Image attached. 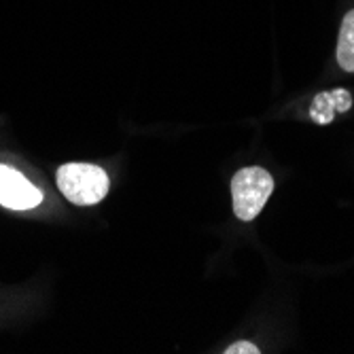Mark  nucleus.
Returning <instances> with one entry per match:
<instances>
[{
  "instance_id": "nucleus-1",
  "label": "nucleus",
  "mask_w": 354,
  "mask_h": 354,
  "mask_svg": "<svg viewBox=\"0 0 354 354\" xmlns=\"http://www.w3.org/2000/svg\"><path fill=\"white\" fill-rule=\"evenodd\" d=\"M57 187L68 202L93 206L106 198L109 174L93 164H64L57 170Z\"/></svg>"
},
{
  "instance_id": "nucleus-2",
  "label": "nucleus",
  "mask_w": 354,
  "mask_h": 354,
  "mask_svg": "<svg viewBox=\"0 0 354 354\" xmlns=\"http://www.w3.org/2000/svg\"><path fill=\"white\" fill-rule=\"evenodd\" d=\"M274 191V178L259 166L242 168L232 178L234 214L240 221H254Z\"/></svg>"
},
{
  "instance_id": "nucleus-3",
  "label": "nucleus",
  "mask_w": 354,
  "mask_h": 354,
  "mask_svg": "<svg viewBox=\"0 0 354 354\" xmlns=\"http://www.w3.org/2000/svg\"><path fill=\"white\" fill-rule=\"evenodd\" d=\"M43 202V193L9 166H0V204L9 210H30Z\"/></svg>"
},
{
  "instance_id": "nucleus-4",
  "label": "nucleus",
  "mask_w": 354,
  "mask_h": 354,
  "mask_svg": "<svg viewBox=\"0 0 354 354\" xmlns=\"http://www.w3.org/2000/svg\"><path fill=\"white\" fill-rule=\"evenodd\" d=\"M350 106H352V95L346 89L325 91V93H318L314 98L310 117L316 123H331L335 113H346Z\"/></svg>"
},
{
  "instance_id": "nucleus-5",
  "label": "nucleus",
  "mask_w": 354,
  "mask_h": 354,
  "mask_svg": "<svg viewBox=\"0 0 354 354\" xmlns=\"http://www.w3.org/2000/svg\"><path fill=\"white\" fill-rule=\"evenodd\" d=\"M337 62L346 73H354V11H348L337 37Z\"/></svg>"
},
{
  "instance_id": "nucleus-6",
  "label": "nucleus",
  "mask_w": 354,
  "mask_h": 354,
  "mask_svg": "<svg viewBox=\"0 0 354 354\" xmlns=\"http://www.w3.org/2000/svg\"><path fill=\"white\" fill-rule=\"evenodd\" d=\"M259 352L261 350L250 342H236L225 350V354H259Z\"/></svg>"
}]
</instances>
